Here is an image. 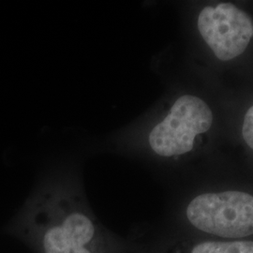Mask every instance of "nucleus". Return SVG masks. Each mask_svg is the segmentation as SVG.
<instances>
[{"instance_id": "2", "label": "nucleus", "mask_w": 253, "mask_h": 253, "mask_svg": "<svg viewBox=\"0 0 253 253\" xmlns=\"http://www.w3.org/2000/svg\"><path fill=\"white\" fill-rule=\"evenodd\" d=\"M189 224L202 233L226 240L253 235V196L239 190L208 192L186 208Z\"/></svg>"}, {"instance_id": "3", "label": "nucleus", "mask_w": 253, "mask_h": 253, "mask_svg": "<svg viewBox=\"0 0 253 253\" xmlns=\"http://www.w3.org/2000/svg\"><path fill=\"white\" fill-rule=\"evenodd\" d=\"M212 123V111L204 100L189 94L183 95L151 128L147 136L148 145L159 157H179L193 149L196 136L209 130Z\"/></svg>"}, {"instance_id": "4", "label": "nucleus", "mask_w": 253, "mask_h": 253, "mask_svg": "<svg viewBox=\"0 0 253 253\" xmlns=\"http://www.w3.org/2000/svg\"><path fill=\"white\" fill-rule=\"evenodd\" d=\"M197 26L204 41L221 61H230L243 54L253 36L252 18L231 3L204 8Z\"/></svg>"}, {"instance_id": "5", "label": "nucleus", "mask_w": 253, "mask_h": 253, "mask_svg": "<svg viewBox=\"0 0 253 253\" xmlns=\"http://www.w3.org/2000/svg\"><path fill=\"white\" fill-rule=\"evenodd\" d=\"M242 134L247 145L253 149V106L246 113L242 127Z\"/></svg>"}, {"instance_id": "1", "label": "nucleus", "mask_w": 253, "mask_h": 253, "mask_svg": "<svg viewBox=\"0 0 253 253\" xmlns=\"http://www.w3.org/2000/svg\"><path fill=\"white\" fill-rule=\"evenodd\" d=\"M21 231L34 253H131L128 239L96 216L80 171L71 164L42 176L25 208Z\"/></svg>"}]
</instances>
